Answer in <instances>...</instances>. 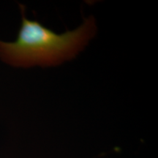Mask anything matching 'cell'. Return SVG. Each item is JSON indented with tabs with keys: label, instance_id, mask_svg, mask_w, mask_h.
Segmentation results:
<instances>
[{
	"label": "cell",
	"instance_id": "cell-1",
	"mask_svg": "<svg viewBox=\"0 0 158 158\" xmlns=\"http://www.w3.org/2000/svg\"><path fill=\"white\" fill-rule=\"evenodd\" d=\"M21 26L13 42L0 40V59L15 68L54 67L75 58L88 44L97 31L95 19L89 16L80 27L57 34L37 21L25 16L20 5Z\"/></svg>",
	"mask_w": 158,
	"mask_h": 158
}]
</instances>
